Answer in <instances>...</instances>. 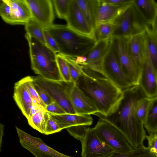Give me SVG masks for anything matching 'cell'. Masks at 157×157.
<instances>
[{"mask_svg": "<svg viewBox=\"0 0 157 157\" xmlns=\"http://www.w3.org/2000/svg\"><path fill=\"white\" fill-rule=\"evenodd\" d=\"M83 70L75 84L96 105L99 111L96 115L109 117L123 99V90L102 74L88 68Z\"/></svg>", "mask_w": 157, "mask_h": 157, "instance_id": "6da1fadb", "label": "cell"}, {"mask_svg": "<svg viewBox=\"0 0 157 157\" xmlns=\"http://www.w3.org/2000/svg\"><path fill=\"white\" fill-rule=\"evenodd\" d=\"M124 96L117 109L106 117L124 136L134 149L143 145L146 138L144 124L138 119L135 108L138 101L146 97L139 85L123 90Z\"/></svg>", "mask_w": 157, "mask_h": 157, "instance_id": "7a4b0ae2", "label": "cell"}, {"mask_svg": "<svg viewBox=\"0 0 157 157\" xmlns=\"http://www.w3.org/2000/svg\"><path fill=\"white\" fill-rule=\"evenodd\" d=\"M44 29L54 39L62 55L84 56L96 43L93 37L79 33L67 25L53 24Z\"/></svg>", "mask_w": 157, "mask_h": 157, "instance_id": "3957f363", "label": "cell"}, {"mask_svg": "<svg viewBox=\"0 0 157 157\" xmlns=\"http://www.w3.org/2000/svg\"><path fill=\"white\" fill-rule=\"evenodd\" d=\"M32 69L35 73L46 79L63 80L57 61V53L46 44L26 33Z\"/></svg>", "mask_w": 157, "mask_h": 157, "instance_id": "277c9868", "label": "cell"}, {"mask_svg": "<svg viewBox=\"0 0 157 157\" xmlns=\"http://www.w3.org/2000/svg\"><path fill=\"white\" fill-rule=\"evenodd\" d=\"M113 22L116 27L112 37L129 39L144 32L150 27L141 17L132 2L124 8Z\"/></svg>", "mask_w": 157, "mask_h": 157, "instance_id": "5b68a950", "label": "cell"}, {"mask_svg": "<svg viewBox=\"0 0 157 157\" xmlns=\"http://www.w3.org/2000/svg\"><path fill=\"white\" fill-rule=\"evenodd\" d=\"M33 77L34 83L44 90L66 113L76 114L70 98L71 90L74 83L49 80L39 75Z\"/></svg>", "mask_w": 157, "mask_h": 157, "instance_id": "8992f818", "label": "cell"}, {"mask_svg": "<svg viewBox=\"0 0 157 157\" xmlns=\"http://www.w3.org/2000/svg\"><path fill=\"white\" fill-rule=\"evenodd\" d=\"M100 119L94 128L99 137L114 151L125 153L133 149L121 132L106 118Z\"/></svg>", "mask_w": 157, "mask_h": 157, "instance_id": "52a82bcc", "label": "cell"}, {"mask_svg": "<svg viewBox=\"0 0 157 157\" xmlns=\"http://www.w3.org/2000/svg\"><path fill=\"white\" fill-rule=\"evenodd\" d=\"M103 75L122 90L134 85L124 72L118 59L111 40L102 63Z\"/></svg>", "mask_w": 157, "mask_h": 157, "instance_id": "ba28073f", "label": "cell"}, {"mask_svg": "<svg viewBox=\"0 0 157 157\" xmlns=\"http://www.w3.org/2000/svg\"><path fill=\"white\" fill-rule=\"evenodd\" d=\"M49 113L62 129L66 128L70 135L80 141L93 122L91 115Z\"/></svg>", "mask_w": 157, "mask_h": 157, "instance_id": "9c48e42d", "label": "cell"}, {"mask_svg": "<svg viewBox=\"0 0 157 157\" xmlns=\"http://www.w3.org/2000/svg\"><path fill=\"white\" fill-rule=\"evenodd\" d=\"M21 146L35 157H74L62 154L46 144L40 138L33 136L16 126Z\"/></svg>", "mask_w": 157, "mask_h": 157, "instance_id": "30bf717a", "label": "cell"}, {"mask_svg": "<svg viewBox=\"0 0 157 157\" xmlns=\"http://www.w3.org/2000/svg\"><path fill=\"white\" fill-rule=\"evenodd\" d=\"M128 39L111 37L117 56L124 72L134 86L138 85L140 74L129 52L127 45Z\"/></svg>", "mask_w": 157, "mask_h": 157, "instance_id": "8fae6325", "label": "cell"}, {"mask_svg": "<svg viewBox=\"0 0 157 157\" xmlns=\"http://www.w3.org/2000/svg\"><path fill=\"white\" fill-rule=\"evenodd\" d=\"M81 142V157H108L114 151L100 139L94 128L87 129Z\"/></svg>", "mask_w": 157, "mask_h": 157, "instance_id": "7c38bea8", "label": "cell"}, {"mask_svg": "<svg viewBox=\"0 0 157 157\" xmlns=\"http://www.w3.org/2000/svg\"><path fill=\"white\" fill-rule=\"evenodd\" d=\"M32 18L44 28L53 25L54 19L53 3L51 0H26Z\"/></svg>", "mask_w": 157, "mask_h": 157, "instance_id": "4fadbf2b", "label": "cell"}, {"mask_svg": "<svg viewBox=\"0 0 157 157\" xmlns=\"http://www.w3.org/2000/svg\"><path fill=\"white\" fill-rule=\"evenodd\" d=\"M90 2L95 26L100 24L113 21L129 4L118 6L107 3L102 0H90Z\"/></svg>", "mask_w": 157, "mask_h": 157, "instance_id": "5bb4252c", "label": "cell"}, {"mask_svg": "<svg viewBox=\"0 0 157 157\" xmlns=\"http://www.w3.org/2000/svg\"><path fill=\"white\" fill-rule=\"evenodd\" d=\"M70 98L76 114L96 115L99 113L94 103L75 83L71 90Z\"/></svg>", "mask_w": 157, "mask_h": 157, "instance_id": "9a60e30c", "label": "cell"}, {"mask_svg": "<svg viewBox=\"0 0 157 157\" xmlns=\"http://www.w3.org/2000/svg\"><path fill=\"white\" fill-rule=\"evenodd\" d=\"M65 20L67 25L73 30L82 35L93 37V29L82 13L76 0H71Z\"/></svg>", "mask_w": 157, "mask_h": 157, "instance_id": "2e32d148", "label": "cell"}, {"mask_svg": "<svg viewBox=\"0 0 157 157\" xmlns=\"http://www.w3.org/2000/svg\"><path fill=\"white\" fill-rule=\"evenodd\" d=\"M138 85L147 97L152 98L157 96V76L147 54L141 70Z\"/></svg>", "mask_w": 157, "mask_h": 157, "instance_id": "e0dca14e", "label": "cell"}, {"mask_svg": "<svg viewBox=\"0 0 157 157\" xmlns=\"http://www.w3.org/2000/svg\"><path fill=\"white\" fill-rule=\"evenodd\" d=\"M144 32L127 40L129 52L140 75L147 55Z\"/></svg>", "mask_w": 157, "mask_h": 157, "instance_id": "ac0fdd59", "label": "cell"}, {"mask_svg": "<svg viewBox=\"0 0 157 157\" xmlns=\"http://www.w3.org/2000/svg\"><path fill=\"white\" fill-rule=\"evenodd\" d=\"M111 38L96 42L94 46L85 55L86 57L87 61V66L84 68L90 69L104 75L102 63L109 48Z\"/></svg>", "mask_w": 157, "mask_h": 157, "instance_id": "d6986e66", "label": "cell"}, {"mask_svg": "<svg viewBox=\"0 0 157 157\" xmlns=\"http://www.w3.org/2000/svg\"><path fill=\"white\" fill-rule=\"evenodd\" d=\"M11 9V25H25L32 18L26 0H6Z\"/></svg>", "mask_w": 157, "mask_h": 157, "instance_id": "ffe728a7", "label": "cell"}, {"mask_svg": "<svg viewBox=\"0 0 157 157\" xmlns=\"http://www.w3.org/2000/svg\"><path fill=\"white\" fill-rule=\"evenodd\" d=\"M13 97L23 114L28 119L33 105V100L26 86L20 81L14 84Z\"/></svg>", "mask_w": 157, "mask_h": 157, "instance_id": "44dd1931", "label": "cell"}, {"mask_svg": "<svg viewBox=\"0 0 157 157\" xmlns=\"http://www.w3.org/2000/svg\"><path fill=\"white\" fill-rule=\"evenodd\" d=\"M132 3L143 19L150 25L157 14V3L153 0H133Z\"/></svg>", "mask_w": 157, "mask_h": 157, "instance_id": "7402d4cb", "label": "cell"}, {"mask_svg": "<svg viewBox=\"0 0 157 157\" xmlns=\"http://www.w3.org/2000/svg\"><path fill=\"white\" fill-rule=\"evenodd\" d=\"M144 33L148 58L157 76V35L153 32L150 27Z\"/></svg>", "mask_w": 157, "mask_h": 157, "instance_id": "603a6c76", "label": "cell"}, {"mask_svg": "<svg viewBox=\"0 0 157 157\" xmlns=\"http://www.w3.org/2000/svg\"><path fill=\"white\" fill-rule=\"evenodd\" d=\"M144 127L149 133H157V96L151 101Z\"/></svg>", "mask_w": 157, "mask_h": 157, "instance_id": "cb8c5ba5", "label": "cell"}, {"mask_svg": "<svg viewBox=\"0 0 157 157\" xmlns=\"http://www.w3.org/2000/svg\"><path fill=\"white\" fill-rule=\"evenodd\" d=\"M116 27L113 21L96 25L93 29V37L96 42L112 37Z\"/></svg>", "mask_w": 157, "mask_h": 157, "instance_id": "d4e9b609", "label": "cell"}, {"mask_svg": "<svg viewBox=\"0 0 157 157\" xmlns=\"http://www.w3.org/2000/svg\"><path fill=\"white\" fill-rule=\"evenodd\" d=\"M49 113L42 109L27 120L29 124L40 133L44 134Z\"/></svg>", "mask_w": 157, "mask_h": 157, "instance_id": "484cf974", "label": "cell"}, {"mask_svg": "<svg viewBox=\"0 0 157 157\" xmlns=\"http://www.w3.org/2000/svg\"><path fill=\"white\" fill-rule=\"evenodd\" d=\"M25 25L26 33L46 44L44 32V28L42 26L32 18Z\"/></svg>", "mask_w": 157, "mask_h": 157, "instance_id": "4316f807", "label": "cell"}, {"mask_svg": "<svg viewBox=\"0 0 157 157\" xmlns=\"http://www.w3.org/2000/svg\"><path fill=\"white\" fill-rule=\"evenodd\" d=\"M108 157H156L148 147L144 145L135 149L125 153L114 151Z\"/></svg>", "mask_w": 157, "mask_h": 157, "instance_id": "83f0119b", "label": "cell"}, {"mask_svg": "<svg viewBox=\"0 0 157 157\" xmlns=\"http://www.w3.org/2000/svg\"><path fill=\"white\" fill-rule=\"evenodd\" d=\"M82 13L89 24L94 29L95 26L90 0H76Z\"/></svg>", "mask_w": 157, "mask_h": 157, "instance_id": "f1b7e54d", "label": "cell"}, {"mask_svg": "<svg viewBox=\"0 0 157 157\" xmlns=\"http://www.w3.org/2000/svg\"><path fill=\"white\" fill-rule=\"evenodd\" d=\"M151 101V98L145 97L138 101L136 106V115L143 124L147 116Z\"/></svg>", "mask_w": 157, "mask_h": 157, "instance_id": "f546056e", "label": "cell"}, {"mask_svg": "<svg viewBox=\"0 0 157 157\" xmlns=\"http://www.w3.org/2000/svg\"><path fill=\"white\" fill-rule=\"evenodd\" d=\"M60 54L64 58L67 64L72 82L76 83L83 73V67L75 62L74 56Z\"/></svg>", "mask_w": 157, "mask_h": 157, "instance_id": "4dcf8cb0", "label": "cell"}, {"mask_svg": "<svg viewBox=\"0 0 157 157\" xmlns=\"http://www.w3.org/2000/svg\"><path fill=\"white\" fill-rule=\"evenodd\" d=\"M19 81L26 86L33 99V101L44 109L46 106L41 101L35 89L33 77L27 76Z\"/></svg>", "mask_w": 157, "mask_h": 157, "instance_id": "1f68e13d", "label": "cell"}, {"mask_svg": "<svg viewBox=\"0 0 157 157\" xmlns=\"http://www.w3.org/2000/svg\"><path fill=\"white\" fill-rule=\"evenodd\" d=\"M58 18L65 20L69 12L71 0H52Z\"/></svg>", "mask_w": 157, "mask_h": 157, "instance_id": "d6a6232c", "label": "cell"}, {"mask_svg": "<svg viewBox=\"0 0 157 157\" xmlns=\"http://www.w3.org/2000/svg\"><path fill=\"white\" fill-rule=\"evenodd\" d=\"M57 61L63 80L66 82H72L67 64L63 56L59 53L57 54Z\"/></svg>", "mask_w": 157, "mask_h": 157, "instance_id": "836d02e7", "label": "cell"}, {"mask_svg": "<svg viewBox=\"0 0 157 157\" xmlns=\"http://www.w3.org/2000/svg\"><path fill=\"white\" fill-rule=\"evenodd\" d=\"M0 15L3 20L11 24V9L6 0H1L0 2Z\"/></svg>", "mask_w": 157, "mask_h": 157, "instance_id": "e575fe53", "label": "cell"}, {"mask_svg": "<svg viewBox=\"0 0 157 157\" xmlns=\"http://www.w3.org/2000/svg\"><path fill=\"white\" fill-rule=\"evenodd\" d=\"M62 130L56 121L49 113L44 134L46 135H48L59 132Z\"/></svg>", "mask_w": 157, "mask_h": 157, "instance_id": "d590c367", "label": "cell"}, {"mask_svg": "<svg viewBox=\"0 0 157 157\" xmlns=\"http://www.w3.org/2000/svg\"><path fill=\"white\" fill-rule=\"evenodd\" d=\"M148 141L147 147L150 151L153 153L157 157V133H150L146 136Z\"/></svg>", "mask_w": 157, "mask_h": 157, "instance_id": "8d00e7d4", "label": "cell"}, {"mask_svg": "<svg viewBox=\"0 0 157 157\" xmlns=\"http://www.w3.org/2000/svg\"><path fill=\"white\" fill-rule=\"evenodd\" d=\"M44 32L46 44L55 52L59 53V49L54 39L44 29Z\"/></svg>", "mask_w": 157, "mask_h": 157, "instance_id": "74e56055", "label": "cell"}, {"mask_svg": "<svg viewBox=\"0 0 157 157\" xmlns=\"http://www.w3.org/2000/svg\"><path fill=\"white\" fill-rule=\"evenodd\" d=\"M35 89L42 101L46 106L54 102L50 96L42 88L34 83Z\"/></svg>", "mask_w": 157, "mask_h": 157, "instance_id": "f35d334b", "label": "cell"}, {"mask_svg": "<svg viewBox=\"0 0 157 157\" xmlns=\"http://www.w3.org/2000/svg\"><path fill=\"white\" fill-rule=\"evenodd\" d=\"M44 109L47 112L53 114L66 113L63 108L55 101L46 105Z\"/></svg>", "mask_w": 157, "mask_h": 157, "instance_id": "ab89813d", "label": "cell"}, {"mask_svg": "<svg viewBox=\"0 0 157 157\" xmlns=\"http://www.w3.org/2000/svg\"><path fill=\"white\" fill-rule=\"evenodd\" d=\"M102 1L112 5L121 6L126 5L131 2L133 0H102Z\"/></svg>", "mask_w": 157, "mask_h": 157, "instance_id": "60d3db41", "label": "cell"}, {"mask_svg": "<svg viewBox=\"0 0 157 157\" xmlns=\"http://www.w3.org/2000/svg\"><path fill=\"white\" fill-rule=\"evenodd\" d=\"M43 109H44L42 108L38 104L33 102V105L31 109L29 117V119L33 115Z\"/></svg>", "mask_w": 157, "mask_h": 157, "instance_id": "b9f144b4", "label": "cell"}, {"mask_svg": "<svg viewBox=\"0 0 157 157\" xmlns=\"http://www.w3.org/2000/svg\"><path fill=\"white\" fill-rule=\"evenodd\" d=\"M150 27L153 32L157 35V14L151 24Z\"/></svg>", "mask_w": 157, "mask_h": 157, "instance_id": "7bdbcfd3", "label": "cell"}, {"mask_svg": "<svg viewBox=\"0 0 157 157\" xmlns=\"http://www.w3.org/2000/svg\"></svg>", "mask_w": 157, "mask_h": 157, "instance_id": "ee69618b", "label": "cell"}]
</instances>
